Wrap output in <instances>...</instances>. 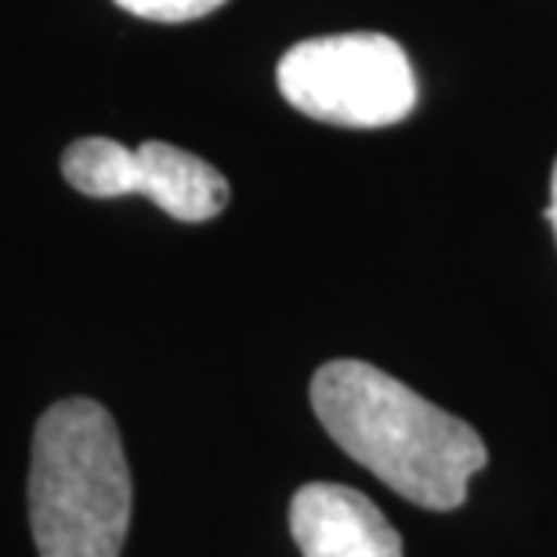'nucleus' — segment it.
<instances>
[{
	"mask_svg": "<svg viewBox=\"0 0 557 557\" xmlns=\"http://www.w3.org/2000/svg\"><path fill=\"white\" fill-rule=\"evenodd\" d=\"M297 113L337 127H392L417 109V73L384 33H337L294 44L275 70Z\"/></svg>",
	"mask_w": 557,
	"mask_h": 557,
	"instance_id": "nucleus-3",
	"label": "nucleus"
},
{
	"mask_svg": "<svg viewBox=\"0 0 557 557\" xmlns=\"http://www.w3.org/2000/svg\"><path fill=\"white\" fill-rule=\"evenodd\" d=\"M543 218L550 221V228H554V239H557V163H554V174H550V207L543 210Z\"/></svg>",
	"mask_w": 557,
	"mask_h": 557,
	"instance_id": "nucleus-7",
	"label": "nucleus"
},
{
	"mask_svg": "<svg viewBox=\"0 0 557 557\" xmlns=\"http://www.w3.org/2000/svg\"><path fill=\"white\" fill-rule=\"evenodd\" d=\"M289 536L300 557H406L403 536L359 488L300 485L289 499Z\"/></svg>",
	"mask_w": 557,
	"mask_h": 557,
	"instance_id": "nucleus-5",
	"label": "nucleus"
},
{
	"mask_svg": "<svg viewBox=\"0 0 557 557\" xmlns=\"http://www.w3.org/2000/svg\"><path fill=\"white\" fill-rule=\"evenodd\" d=\"M116 4L149 22H193L218 11L225 0H116Z\"/></svg>",
	"mask_w": 557,
	"mask_h": 557,
	"instance_id": "nucleus-6",
	"label": "nucleus"
},
{
	"mask_svg": "<svg viewBox=\"0 0 557 557\" xmlns=\"http://www.w3.org/2000/svg\"><path fill=\"white\" fill-rule=\"evenodd\" d=\"M29 525L40 557H120L124 550L131 467L106 406L62 398L37 420Z\"/></svg>",
	"mask_w": 557,
	"mask_h": 557,
	"instance_id": "nucleus-2",
	"label": "nucleus"
},
{
	"mask_svg": "<svg viewBox=\"0 0 557 557\" xmlns=\"http://www.w3.org/2000/svg\"><path fill=\"white\" fill-rule=\"evenodd\" d=\"M311 409L355 463L428 510L460 507L488 460L471 423L359 359H333L311 376Z\"/></svg>",
	"mask_w": 557,
	"mask_h": 557,
	"instance_id": "nucleus-1",
	"label": "nucleus"
},
{
	"mask_svg": "<svg viewBox=\"0 0 557 557\" xmlns=\"http://www.w3.org/2000/svg\"><path fill=\"white\" fill-rule=\"evenodd\" d=\"M62 174L91 199L149 196L163 214L188 225L218 218L228 207V182L218 166L166 141L127 149L113 138H81L62 156Z\"/></svg>",
	"mask_w": 557,
	"mask_h": 557,
	"instance_id": "nucleus-4",
	"label": "nucleus"
}]
</instances>
